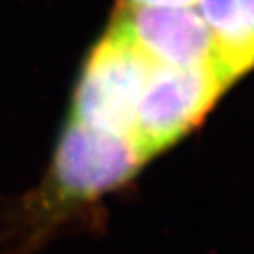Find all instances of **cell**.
Returning a JSON list of instances; mask_svg holds the SVG:
<instances>
[{
	"label": "cell",
	"instance_id": "cell-1",
	"mask_svg": "<svg viewBox=\"0 0 254 254\" xmlns=\"http://www.w3.org/2000/svg\"><path fill=\"white\" fill-rule=\"evenodd\" d=\"M154 60L106 30L88 53L72 92L65 122L129 147L147 166L134 139L136 113Z\"/></svg>",
	"mask_w": 254,
	"mask_h": 254
},
{
	"label": "cell",
	"instance_id": "cell-2",
	"mask_svg": "<svg viewBox=\"0 0 254 254\" xmlns=\"http://www.w3.org/2000/svg\"><path fill=\"white\" fill-rule=\"evenodd\" d=\"M230 87L212 65L171 67L154 62L134 126L136 145L147 163L194 131Z\"/></svg>",
	"mask_w": 254,
	"mask_h": 254
},
{
	"label": "cell",
	"instance_id": "cell-3",
	"mask_svg": "<svg viewBox=\"0 0 254 254\" xmlns=\"http://www.w3.org/2000/svg\"><path fill=\"white\" fill-rule=\"evenodd\" d=\"M108 30L129 41L150 60L171 67L212 65L228 83L217 64L212 30L198 9L166 5H120Z\"/></svg>",
	"mask_w": 254,
	"mask_h": 254
},
{
	"label": "cell",
	"instance_id": "cell-4",
	"mask_svg": "<svg viewBox=\"0 0 254 254\" xmlns=\"http://www.w3.org/2000/svg\"><path fill=\"white\" fill-rule=\"evenodd\" d=\"M212 30L219 69L231 83L254 69V0H198Z\"/></svg>",
	"mask_w": 254,
	"mask_h": 254
},
{
	"label": "cell",
	"instance_id": "cell-5",
	"mask_svg": "<svg viewBox=\"0 0 254 254\" xmlns=\"http://www.w3.org/2000/svg\"><path fill=\"white\" fill-rule=\"evenodd\" d=\"M120 5H166V7H187L198 4V0H119Z\"/></svg>",
	"mask_w": 254,
	"mask_h": 254
}]
</instances>
